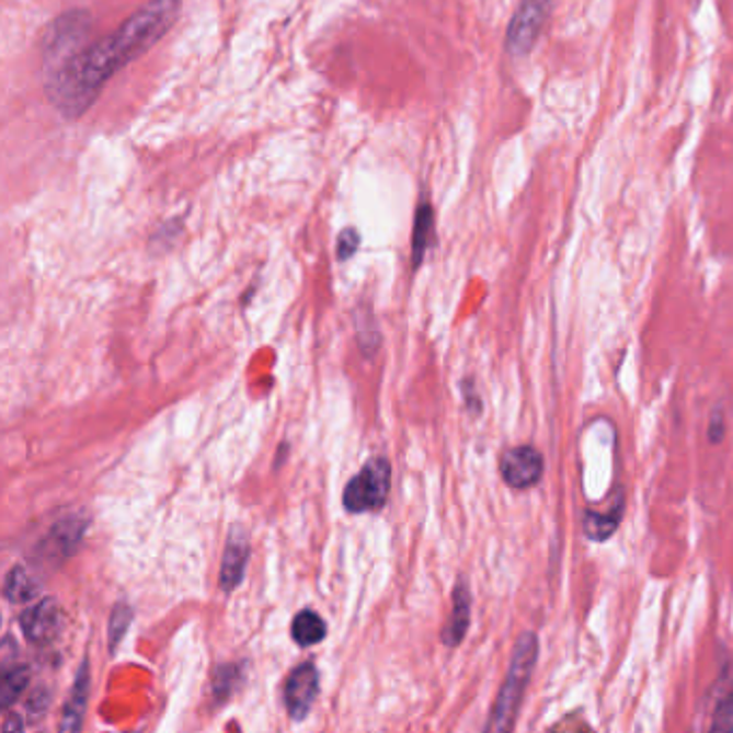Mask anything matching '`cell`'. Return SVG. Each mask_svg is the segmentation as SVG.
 <instances>
[{"label":"cell","instance_id":"1","mask_svg":"<svg viewBox=\"0 0 733 733\" xmlns=\"http://www.w3.org/2000/svg\"><path fill=\"white\" fill-rule=\"evenodd\" d=\"M181 0H149L113 35L87 46L46 76L50 104L65 118H78L100 98L104 84L127 62L142 57L176 22Z\"/></svg>","mask_w":733,"mask_h":733},{"label":"cell","instance_id":"2","mask_svg":"<svg viewBox=\"0 0 733 733\" xmlns=\"http://www.w3.org/2000/svg\"><path fill=\"white\" fill-rule=\"evenodd\" d=\"M538 652H540L538 637L529 630L520 632L512 650L508 676L493 706L486 732L506 733L514 730V723H516V717L523 703V695L527 690V684L531 679L536 661H538Z\"/></svg>","mask_w":733,"mask_h":733},{"label":"cell","instance_id":"3","mask_svg":"<svg viewBox=\"0 0 733 733\" xmlns=\"http://www.w3.org/2000/svg\"><path fill=\"white\" fill-rule=\"evenodd\" d=\"M91 13L76 9L58 15L57 20L48 26L44 35V71L46 76L57 71L65 62L78 57L87 48V39L91 35Z\"/></svg>","mask_w":733,"mask_h":733},{"label":"cell","instance_id":"4","mask_svg":"<svg viewBox=\"0 0 733 733\" xmlns=\"http://www.w3.org/2000/svg\"><path fill=\"white\" fill-rule=\"evenodd\" d=\"M392 486V467L388 458H373L346 484L342 504L353 514L383 508Z\"/></svg>","mask_w":733,"mask_h":733},{"label":"cell","instance_id":"5","mask_svg":"<svg viewBox=\"0 0 733 733\" xmlns=\"http://www.w3.org/2000/svg\"><path fill=\"white\" fill-rule=\"evenodd\" d=\"M553 0H520L506 33V50L512 58H525L536 46Z\"/></svg>","mask_w":733,"mask_h":733},{"label":"cell","instance_id":"6","mask_svg":"<svg viewBox=\"0 0 733 733\" xmlns=\"http://www.w3.org/2000/svg\"><path fill=\"white\" fill-rule=\"evenodd\" d=\"M542 471H545V458L531 446L512 448L502 458L504 482L514 491H525L536 486L542 478Z\"/></svg>","mask_w":733,"mask_h":733},{"label":"cell","instance_id":"7","mask_svg":"<svg viewBox=\"0 0 733 733\" xmlns=\"http://www.w3.org/2000/svg\"><path fill=\"white\" fill-rule=\"evenodd\" d=\"M317 695H319V672L312 663H303L288 676L284 688L288 717L297 723L303 721L312 710Z\"/></svg>","mask_w":733,"mask_h":733},{"label":"cell","instance_id":"8","mask_svg":"<svg viewBox=\"0 0 733 733\" xmlns=\"http://www.w3.org/2000/svg\"><path fill=\"white\" fill-rule=\"evenodd\" d=\"M60 621H62V616H60L57 600L44 598L22 614L20 626H22L24 637L33 645H48L57 639L60 632Z\"/></svg>","mask_w":733,"mask_h":733},{"label":"cell","instance_id":"9","mask_svg":"<svg viewBox=\"0 0 733 733\" xmlns=\"http://www.w3.org/2000/svg\"><path fill=\"white\" fill-rule=\"evenodd\" d=\"M248 558H250L248 534L241 527H234L226 540L222 570H220V585L228 594L243 581Z\"/></svg>","mask_w":733,"mask_h":733},{"label":"cell","instance_id":"10","mask_svg":"<svg viewBox=\"0 0 733 733\" xmlns=\"http://www.w3.org/2000/svg\"><path fill=\"white\" fill-rule=\"evenodd\" d=\"M469 621H471V594L465 581H460L454 589V603H451V616L446 628H444V643L448 648H456L467 630H469Z\"/></svg>","mask_w":733,"mask_h":733},{"label":"cell","instance_id":"11","mask_svg":"<svg viewBox=\"0 0 733 733\" xmlns=\"http://www.w3.org/2000/svg\"><path fill=\"white\" fill-rule=\"evenodd\" d=\"M435 241V209L431 203H420L415 211L413 222V237H411V263L413 267H420L426 252L431 250Z\"/></svg>","mask_w":733,"mask_h":733},{"label":"cell","instance_id":"12","mask_svg":"<svg viewBox=\"0 0 733 733\" xmlns=\"http://www.w3.org/2000/svg\"><path fill=\"white\" fill-rule=\"evenodd\" d=\"M87 697H89V663L84 661L78 676H76V684H73V690L69 695V701L65 706L62 721H60V732H78L82 728V717H84V710H87Z\"/></svg>","mask_w":733,"mask_h":733},{"label":"cell","instance_id":"13","mask_svg":"<svg viewBox=\"0 0 733 733\" xmlns=\"http://www.w3.org/2000/svg\"><path fill=\"white\" fill-rule=\"evenodd\" d=\"M84 520L78 518H65L62 523H57L44 542V549H48V558L58 556V560L71 556V551L78 547L82 534H84Z\"/></svg>","mask_w":733,"mask_h":733},{"label":"cell","instance_id":"14","mask_svg":"<svg viewBox=\"0 0 733 733\" xmlns=\"http://www.w3.org/2000/svg\"><path fill=\"white\" fill-rule=\"evenodd\" d=\"M290 632H293V639L301 645V648H312L317 643H321L328 634V626L325 621L321 620L319 614L310 611V609H303L301 614H297V618L293 620V626H290Z\"/></svg>","mask_w":733,"mask_h":733},{"label":"cell","instance_id":"15","mask_svg":"<svg viewBox=\"0 0 733 733\" xmlns=\"http://www.w3.org/2000/svg\"><path fill=\"white\" fill-rule=\"evenodd\" d=\"M621 509H623V502L621 500L618 502V506L609 509V512H594V509H589L585 514V523H583L587 538H592L596 542H603V540L611 538L616 534L618 525H620L621 514H623Z\"/></svg>","mask_w":733,"mask_h":733},{"label":"cell","instance_id":"16","mask_svg":"<svg viewBox=\"0 0 733 733\" xmlns=\"http://www.w3.org/2000/svg\"><path fill=\"white\" fill-rule=\"evenodd\" d=\"M39 592V585L37 581L22 568V565H15L9 574H7V581H4V596L11 600V603H28L37 596Z\"/></svg>","mask_w":733,"mask_h":733},{"label":"cell","instance_id":"17","mask_svg":"<svg viewBox=\"0 0 733 733\" xmlns=\"http://www.w3.org/2000/svg\"><path fill=\"white\" fill-rule=\"evenodd\" d=\"M28 682H31V669L26 665H18L4 672L0 682V706L9 710L18 701V697L26 690Z\"/></svg>","mask_w":733,"mask_h":733},{"label":"cell","instance_id":"18","mask_svg":"<svg viewBox=\"0 0 733 733\" xmlns=\"http://www.w3.org/2000/svg\"><path fill=\"white\" fill-rule=\"evenodd\" d=\"M712 732H733V690L719 703L712 721Z\"/></svg>","mask_w":733,"mask_h":733},{"label":"cell","instance_id":"19","mask_svg":"<svg viewBox=\"0 0 733 733\" xmlns=\"http://www.w3.org/2000/svg\"><path fill=\"white\" fill-rule=\"evenodd\" d=\"M131 621V611L125 607V605H118L114 609L113 620H111V650L114 652L116 648V641L123 637L127 623Z\"/></svg>","mask_w":733,"mask_h":733},{"label":"cell","instance_id":"20","mask_svg":"<svg viewBox=\"0 0 733 733\" xmlns=\"http://www.w3.org/2000/svg\"><path fill=\"white\" fill-rule=\"evenodd\" d=\"M359 232L355 228H346L342 230L339 237V259L340 261H348L357 248H359Z\"/></svg>","mask_w":733,"mask_h":733}]
</instances>
